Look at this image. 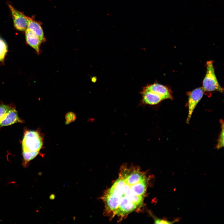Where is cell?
Listing matches in <instances>:
<instances>
[{
	"mask_svg": "<svg viewBox=\"0 0 224 224\" xmlns=\"http://www.w3.org/2000/svg\"><path fill=\"white\" fill-rule=\"evenodd\" d=\"M134 184L128 183L121 170L118 179L104 195L107 206L118 215L123 217L142 206L144 197L136 194Z\"/></svg>",
	"mask_w": 224,
	"mask_h": 224,
	"instance_id": "cell-1",
	"label": "cell"
},
{
	"mask_svg": "<svg viewBox=\"0 0 224 224\" xmlns=\"http://www.w3.org/2000/svg\"><path fill=\"white\" fill-rule=\"evenodd\" d=\"M206 72L203 82V88L205 91H223L216 77L212 61H208L206 64Z\"/></svg>",
	"mask_w": 224,
	"mask_h": 224,
	"instance_id": "cell-2",
	"label": "cell"
},
{
	"mask_svg": "<svg viewBox=\"0 0 224 224\" xmlns=\"http://www.w3.org/2000/svg\"><path fill=\"white\" fill-rule=\"evenodd\" d=\"M22 144V151H39L43 145L42 139L37 132L30 131L25 134Z\"/></svg>",
	"mask_w": 224,
	"mask_h": 224,
	"instance_id": "cell-3",
	"label": "cell"
},
{
	"mask_svg": "<svg viewBox=\"0 0 224 224\" xmlns=\"http://www.w3.org/2000/svg\"><path fill=\"white\" fill-rule=\"evenodd\" d=\"M205 91L202 87L196 88L189 94L188 101V115L186 123L189 124L197 105L203 96Z\"/></svg>",
	"mask_w": 224,
	"mask_h": 224,
	"instance_id": "cell-4",
	"label": "cell"
},
{
	"mask_svg": "<svg viewBox=\"0 0 224 224\" xmlns=\"http://www.w3.org/2000/svg\"><path fill=\"white\" fill-rule=\"evenodd\" d=\"M8 5L15 27L20 31H25L27 27V16L17 10L11 5L9 4Z\"/></svg>",
	"mask_w": 224,
	"mask_h": 224,
	"instance_id": "cell-5",
	"label": "cell"
},
{
	"mask_svg": "<svg viewBox=\"0 0 224 224\" xmlns=\"http://www.w3.org/2000/svg\"><path fill=\"white\" fill-rule=\"evenodd\" d=\"M140 93L142 96V101L146 104L155 105L164 100L160 95L144 87Z\"/></svg>",
	"mask_w": 224,
	"mask_h": 224,
	"instance_id": "cell-6",
	"label": "cell"
},
{
	"mask_svg": "<svg viewBox=\"0 0 224 224\" xmlns=\"http://www.w3.org/2000/svg\"><path fill=\"white\" fill-rule=\"evenodd\" d=\"M161 96L164 100L171 98L168 89L165 86L158 83L147 85L144 87Z\"/></svg>",
	"mask_w": 224,
	"mask_h": 224,
	"instance_id": "cell-7",
	"label": "cell"
},
{
	"mask_svg": "<svg viewBox=\"0 0 224 224\" xmlns=\"http://www.w3.org/2000/svg\"><path fill=\"white\" fill-rule=\"evenodd\" d=\"M27 19L28 23L27 29L39 37L42 42H45L46 39L40 23L28 16H27Z\"/></svg>",
	"mask_w": 224,
	"mask_h": 224,
	"instance_id": "cell-8",
	"label": "cell"
},
{
	"mask_svg": "<svg viewBox=\"0 0 224 224\" xmlns=\"http://www.w3.org/2000/svg\"><path fill=\"white\" fill-rule=\"evenodd\" d=\"M21 122L19 118L16 110L14 108H10L0 122V127Z\"/></svg>",
	"mask_w": 224,
	"mask_h": 224,
	"instance_id": "cell-9",
	"label": "cell"
},
{
	"mask_svg": "<svg viewBox=\"0 0 224 224\" xmlns=\"http://www.w3.org/2000/svg\"><path fill=\"white\" fill-rule=\"evenodd\" d=\"M25 36L27 43L34 48L38 54L40 53V48L42 42L36 35L27 29L25 31Z\"/></svg>",
	"mask_w": 224,
	"mask_h": 224,
	"instance_id": "cell-10",
	"label": "cell"
},
{
	"mask_svg": "<svg viewBox=\"0 0 224 224\" xmlns=\"http://www.w3.org/2000/svg\"><path fill=\"white\" fill-rule=\"evenodd\" d=\"M39 151L29 152L22 151V155L24 160V165L26 166L27 163L34 159L38 155Z\"/></svg>",
	"mask_w": 224,
	"mask_h": 224,
	"instance_id": "cell-11",
	"label": "cell"
},
{
	"mask_svg": "<svg viewBox=\"0 0 224 224\" xmlns=\"http://www.w3.org/2000/svg\"><path fill=\"white\" fill-rule=\"evenodd\" d=\"M7 51V47L6 43L0 38V61L2 62Z\"/></svg>",
	"mask_w": 224,
	"mask_h": 224,
	"instance_id": "cell-12",
	"label": "cell"
},
{
	"mask_svg": "<svg viewBox=\"0 0 224 224\" xmlns=\"http://www.w3.org/2000/svg\"><path fill=\"white\" fill-rule=\"evenodd\" d=\"M222 130L220 133L217 146V149H219L224 147V123L223 121L221 120Z\"/></svg>",
	"mask_w": 224,
	"mask_h": 224,
	"instance_id": "cell-13",
	"label": "cell"
},
{
	"mask_svg": "<svg viewBox=\"0 0 224 224\" xmlns=\"http://www.w3.org/2000/svg\"><path fill=\"white\" fill-rule=\"evenodd\" d=\"M154 223L169 224H173L179 221V218H177L173 221H170L167 219H160L156 217H154Z\"/></svg>",
	"mask_w": 224,
	"mask_h": 224,
	"instance_id": "cell-14",
	"label": "cell"
},
{
	"mask_svg": "<svg viewBox=\"0 0 224 224\" xmlns=\"http://www.w3.org/2000/svg\"><path fill=\"white\" fill-rule=\"evenodd\" d=\"M10 107L6 105H0V122L3 119Z\"/></svg>",
	"mask_w": 224,
	"mask_h": 224,
	"instance_id": "cell-15",
	"label": "cell"
},
{
	"mask_svg": "<svg viewBox=\"0 0 224 224\" xmlns=\"http://www.w3.org/2000/svg\"><path fill=\"white\" fill-rule=\"evenodd\" d=\"M76 118V115L74 113L71 112L68 113L65 115L66 124H68L74 122Z\"/></svg>",
	"mask_w": 224,
	"mask_h": 224,
	"instance_id": "cell-16",
	"label": "cell"
}]
</instances>
